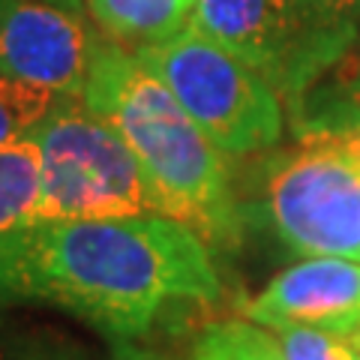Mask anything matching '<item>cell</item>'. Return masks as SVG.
Segmentation results:
<instances>
[{"label": "cell", "instance_id": "6da1fadb", "mask_svg": "<svg viewBox=\"0 0 360 360\" xmlns=\"http://www.w3.org/2000/svg\"><path fill=\"white\" fill-rule=\"evenodd\" d=\"M210 246L168 217L30 222L0 234V300L49 303L108 336H141L172 303L219 297Z\"/></svg>", "mask_w": 360, "mask_h": 360}, {"label": "cell", "instance_id": "7a4b0ae2", "mask_svg": "<svg viewBox=\"0 0 360 360\" xmlns=\"http://www.w3.org/2000/svg\"><path fill=\"white\" fill-rule=\"evenodd\" d=\"M82 96L123 135L160 193L168 219L184 222L207 246L238 240L240 207L229 156L132 51L103 37Z\"/></svg>", "mask_w": 360, "mask_h": 360}, {"label": "cell", "instance_id": "3957f363", "mask_svg": "<svg viewBox=\"0 0 360 360\" xmlns=\"http://www.w3.org/2000/svg\"><path fill=\"white\" fill-rule=\"evenodd\" d=\"M42 184L33 222L165 217V205L111 123L82 94H60L30 135Z\"/></svg>", "mask_w": 360, "mask_h": 360}, {"label": "cell", "instance_id": "277c9868", "mask_svg": "<svg viewBox=\"0 0 360 360\" xmlns=\"http://www.w3.org/2000/svg\"><path fill=\"white\" fill-rule=\"evenodd\" d=\"M225 156L274 150L285 129L283 99L255 70L195 27L132 51Z\"/></svg>", "mask_w": 360, "mask_h": 360}, {"label": "cell", "instance_id": "5b68a950", "mask_svg": "<svg viewBox=\"0 0 360 360\" xmlns=\"http://www.w3.org/2000/svg\"><path fill=\"white\" fill-rule=\"evenodd\" d=\"M264 217L300 258L360 262V135H307L270 156Z\"/></svg>", "mask_w": 360, "mask_h": 360}, {"label": "cell", "instance_id": "8992f818", "mask_svg": "<svg viewBox=\"0 0 360 360\" xmlns=\"http://www.w3.org/2000/svg\"><path fill=\"white\" fill-rule=\"evenodd\" d=\"M189 27L255 70L279 99L324 70L288 0H198Z\"/></svg>", "mask_w": 360, "mask_h": 360}, {"label": "cell", "instance_id": "52a82bcc", "mask_svg": "<svg viewBox=\"0 0 360 360\" xmlns=\"http://www.w3.org/2000/svg\"><path fill=\"white\" fill-rule=\"evenodd\" d=\"M103 42L87 15L45 0H0V75L82 94Z\"/></svg>", "mask_w": 360, "mask_h": 360}, {"label": "cell", "instance_id": "ba28073f", "mask_svg": "<svg viewBox=\"0 0 360 360\" xmlns=\"http://www.w3.org/2000/svg\"><path fill=\"white\" fill-rule=\"evenodd\" d=\"M243 315L267 330L319 328L354 333L360 328V262L300 258L270 279L243 307Z\"/></svg>", "mask_w": 360, "mask_h": 360}, {"label": "cell", "instance_id": "9c48e42d", "mask_svg": "<svg viewBox=\"0 0 360 360\" xmlns=\"http://www.w3.org/2000/svg\"><path fill=\"white\" fill-rule=\"evenodd\" d=\"M295 139L307 135H360V39L333 63L283 99Z\"/></svg>", "mask_w": 360, "mask_h": 360}, {"label": "cell", "instance_id": "30bf717a", "mask_svg": "<svg viewBox=\"0 0 360 360\" xmlns=\"http://www.w3.org/2000/svg\"><path fill=\"white\" fill-rule=\"evenodd\" d=\"M198 0H84L94 27L127 51L172 39L189 27Z\"/></svg>", "mask_w": 360, "mask_h": 360}, {"label": "cell", "instance_id": "8fae6325", "mask_svg": "<svg viewBox=\"0 0 360 360\" xmlns=\"http://www.w3.org/2000/svg\"><path fill=\"white\" fill-rule=\"evenodd\" d=\"M42 184L39 148L33 139L0 148V234L25 229L37 217Z\"/></svg>", "mask_w": 360, "mask_h": 360}, {"label": "cell", "instance_id": "7c38bea8", "mask_svg": "<svg viewBox=\"0 0 360 360\" xmlns=\"http://www.w3.org/2000/svg\"><path fill=\"white\" fill-rule=\"evenodd\" d=\"M321 66L360 39V0H288Z\"/></svg>", "mask_w": 360, "mask_h": 360}, {"label": "cell", "instance_id": "4fadbf2b", "mask_svg": "<svg viewBox=\"0 0 360 360\" xmlns=\"http://www.w3.org/2000/svg\"><path fill=\"white\" fill-rule=\"evenodd\" d=\"M193 360H285L274 330L250 319L217 321L193 345Z\"/></svg>", "mask_w": 360, "mask_h": 360}, {"label": "cell", "instance_id": "5bb4252c", "mask_svg": "<svg viewBox=\"0 0 360 360\" xmlns=\"http://www.w3.org/2000/svg\"><path fill=\"white\" fill-rule=\"evenodd\" d=\"M60 94L0 75V148L30 139Z\"/></svg>", "mask_w": 360, "mask_h": 360}, {"label": "cell", "instance_id": "9a60e30c", "mask_svg": "<svg viewBox=\"0 0 360 360\" xmlns=\"http://www.w3.org/2000/svg\"><path fill=\"white\" fill-rule=\"evenodd\" d=\"M285 360H360V345L352 333L319 328H276L274 330Z\"/></svg>", "mask_w": 360, "mask_h": 360}, {"label": "cell", "instance_id": "2e32d148", "mask_svg": "<svg viewBox=\"0 0 360 360\" xmlns=\"http://www.w3.org/2000/svg\"><path fill=\"white\" fill-rule=\"evenodd\" d=\"M45 4H54V6H63V9H72V13H82V15H87L84 0H45Z\"/></svg>", "mask_w": 360, "mask_h": 360}, {"label": "cell", "instance_id": "e0dca14e", "mask_svg": "<svg viewBox=\"0 0 360 360\" xmlns=\"http://www.w3.org/2000/svg\"><path fill=\"white\" fill-rule=\"evenodd\" d=\"M352 340H354V342H357V345H360V328H357V330H354V333H352Z\"/></svg>", "mask_w": 360, "mask_h": 360}]
</instances>
